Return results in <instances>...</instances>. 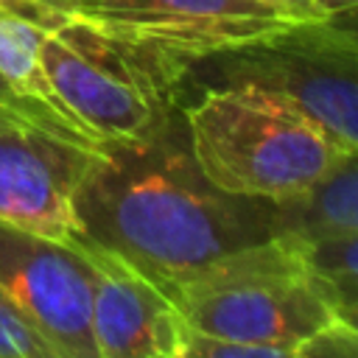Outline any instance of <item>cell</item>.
<instances>
[{"mask_svg":"<svg viewBox=\"0 0 358 358\" xmlns=\"http://www.w3.org/2000/svg\"><path fill=\"white\" fill-rule=\"evenodd\" d=\"M187 87H252L313 117L338 145L358 151L355 17H313L199 59Z\"/></svg>","mask_w":358,"mask_h":358,"instance_id":"cell-5","label":"cell"},{"mask_svg":"<svg viewBox=\"0 0 358 358\" xmlns=\"http://www.w3.org/2000/svg\"><path fill=\"white\" fill-rule=\"evenodd\" d=\"M255 3H263V6H268L274 11L288 14V17H296V20H313V17H319L313 0H255Z\"/></svg>","mask_w":358,"mask_h":358,"instance_id":"cell-14","label":"cell"},{"mask_svg":"<svg viewBox=\"0 0 358 358\" xmlns=\"http://www.w3.org/2000/svg\"><path fill=\"white\" fill-rule=\"evenodd\" d=\"M0 120L6 123H22V126H34L50 137H59L64 143H73L84 151H103L95 140H90L87 134H81L76 126H70L67 120L56 117L53 112L42 109L39 103L28 101L25 95H20L3 76H0Z\"/></svg>","mask_w":358,"mask_h":358,"instance_id":"cell-12","label":"cell"},{"mask_svg":"<svg viewBox=\"0 0 358 358\" xmlns=\"http://www.w3.org/2000/svg\"><path fill=\"white\" fill-rule=\"evenodd\" d=\"M0 358H56L48 341L0 294Z\"/></svg>","mask_w":358,"mask_h":358,"instance_id":"cell-13","label":"cell"},{"mask_svg":"<svg viewBox=\"0 0 358 358\" xmlns=\"http://www.w3.org/2000/svg\"><path fill=\"white\" fill-rule=\"evenodd\" d=\"M64 3H76V0H64Z\"/></svg>","mask_w":358,"mask_h":358,"instance_id":"cell-16","label":"cell"},{"mask_svg":"<svg viewBox=\"0 0 358 358\" xmlns=\"http://www.w3.org/2000/svg\"><path fill=\"white\" fill-rule=\"evenodd\" d=\"M268 204L274 232L299 238L358 232V151L344 154L305 190Z\"/></svg>","mask_w":358,"mask_h":358,"instance_id":"cell-10","label":"cell"},{"mask_svg":"<svg viewBox=\"0 0 358 358\" xmlns=\"http://www.w3.org/2000/svg\"><path fill=\"white\" fill-rule=\"evenodd\" d=\"M92 28L140 50L171 70L179 84L187 70L218 50L238 48L296 22L255 0H48Z\"/></svg>","mask_w":358,"mask_h":358,"instance_id":"cell-6","label":"cell"},{"mask_svg":"<svg viewBox=\"0 0 358 358\" xmlns=\"http://www.w3.org/2000/svg\"><path fill=\"white\" fill-rule=\"evenodd\" d=\"M168 294L187 330L252 344L263 358H308L324 330L347 324L333 313L288 232L221 255Z\"/></svg>","mask_w":358,"mask_h":358,"instance_id":"cell-2","label":"cell"},{"mask_svg":"<svg viewBox=\"0 0 358 358\" xmlns=\"http://www.w3.org/2000/svg\"><path fill=\"white\" fill-rule=\"evenodd\" d=\"M319 17H355L358 0H313Z\"/></svg>","mask_w":358,"mask_h":358,"instance_id":"cell-15","label":"cell"},{"mask_svg":"<svg viewBox=\"0 0 358 358\" xmlns=\"http://www.w3.org/2000/svg\"><path fill=\"white\" fill-rule=\"evenodd\" d=\"M182 120L204 179L238 199L282 201L352 151L296 106L252 87L196 90L182 101Z\"/></svg>","mask_w":358,"mask_h":358,"instance_id":"cell-3","label":"cell"},{"mask_svg":"<svg viewBox=\"0 0 358 358\" xmlns=\"http://www.w3.org/2000/svg\"><path fill=\"white\" fill-rule=\"evenodd\" d=\"M92 154L98 151L0 120V224L64 243L78 238L73 199Z\"/></svg>","mask_w":358,"mask_h":358,"instance_id":"cell-9","label":"cell"},{"mask_svg":"<svg viewBox=\"0 0 358 358\" xmlns=\"http://www.w3.org/2000/svg\"><path fill=\"white\" fill-rule=\"evenodd\" d=\"M81 235L165 291L221 255L274 235L271 204L227 196L199 171L182 112L143 143L92 154L76 187Z\"/></svg>","mask_w":358,"mask_h":358,"instance_id":"cell-1","label":"cell"},{"mask_svg":"<svg viewBox=\"0 0 358 358\" xmlns=\"http://www.w3.org/2000/svg\"><path fill=\"white\" fill-rule=\"evenodd\" d=\"M25 3L42 25L39 59L53 90L103 145L143 143L182 112L171 70L48 0Z\"/></svg>","mask_w":358,"mask_h":358,"instance_id":"cell-4","label":"cell"},{"mask_svg":"<svg viewBox=\"0 0 358 358\" xmlns=\"http://www.w3.org/2000/svg\"><path fill=\"white\" fill-rule=\"evenodd\" d=\"M294 238L333 313L358 327V232Z\"/></svg>","mask_w":358,"mask_h":358,"instance_id":"cell-11","label":"cell"},{"mask_svg":"<svg viewBox=\"0 0 358 358\" xmlns=\"http://www.w3.org/2000/svg\"><path fill=\"white\" fill-rule=\"evenodd\" d=\"M0 294L56 358H98L92 266L76 243L0 224Z\"/></svg>","mask_w":358,"mask_h":358,"instance_id":"cell-7","label":"cell"},{"mask_svg":"<svg viewBox=\"0 0 358 358\" xmlns=\"http://www.w3.org/2000/svg\"><path fill=\"white\" fill-rule=\"evenodd\" d=\"M92 266V341L98 358H182L187 324L171 294L115 252L78 235Z\"/></svg>","mask_w":358,"mask_h":358,"instance_id":"cell-8","label":"cell"}]
</instances>
